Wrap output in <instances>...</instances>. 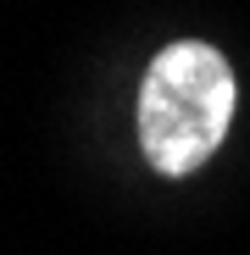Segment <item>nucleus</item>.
Masks as SVG:
<instances>
[{"instance_id": "obj_1", "label": "nucleus", "mask_w": 250, "mask_h": 255, "mask_svg": "<svg viewBox=\"0 0 250 255\" xmlns=\"http://www.w3.org/2000/svg\"><path fill=\"white\" fill-rule=\"evenodd\" d=\"M228 122L234 72L212 45L178 39L150 61L139 83V144L156 172L184 178L200 161H212V150L228 139Z\"/></svg>"}]
</instances>
